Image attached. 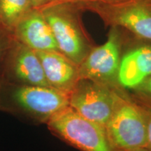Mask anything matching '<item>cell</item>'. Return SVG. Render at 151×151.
I'll list each match as a JSON object with an SVG mask.
<instances>
[{
	"mask_svg": "<svg viewBox=\"0 0 151 151\" xmlns=\"http://www.w3.org/2000/svg\"><path fill=\"white\" fill-rule=\"evenodd\" d=\"M68 106L69 95L50 86L17 85L3 81L1 112L46 124Z\"/></svg>",
	"mask_w": 151,
	"mask_h": 151,
	"instance_id": "6da1fadb",
	"label": "cell"
},
{
	"mask_svg": "<svg viewBox=\"0 0 151 151\" xmlns=\"http://www.w3.org/2000/svg\"><path fill=\"white\" fill-rule=\"evenodd\" d=\"M37 9L51 28L60 52L80 65L95 46L83 27L82 11L71 4L54 0Z\"/></svg>",
	"mask_w": 151,
	"mask_h": 151,
	"instance_id": "7a4b0ae2",
	"label": "cell"
},
{
	"mask_svg": "<svg viewBox=\"0 0 151 151\" xmlns=\"http://www.w3.org/2000/svg\"><path fill=\"white\" fill-rule=\"evenodd\" d=\"M46 124L52 134L81 151H113L105 127L69 106L55 113Z\"/></svg>",
	"mask_w": 151,
	"mask_h": 151,
	"instance_id": "3957f363",
	"label": "cell"
},
{
	"mask_svg": "<svg viewBox=\"0 0 151 151\" xmlns=\"http://www.w3.org/2000/svg\"><path fill=\"white\" fill-rule=\"evenodd\" d=\"M113 151L146 148L147 122L143 106L122 94L105 126Z\"/></svg>",
	"mask_w": 151,
	"mask_h": 151,
	"instance_id": "277c9868",
	"label": "cell"
},
{
	"mask_svg": "<svg viewBox=\"0 0 151 151\" xmlns=\"http://www.w3.org/2000/svg\"><path fill=\"white\" fill-rule=\"evenodd\" d=\"M97 14L106 25L131 33L136 39L151 42V0H116L82 7Z\"/></svg>",
	"mask_w": 151,
	"mask_h": 151,
	"instance_id": "5b68a950",
	"label": "cell"
},
{
	"mask_svg": "<svg viewBox=\"0 0 151 151\" xmlns=\"http://www.w3.org/2000/svg\"><path fill=\"white\" fill-rule=\"evenodd\" d=\"M90 79L80 78L69 94V106L105 127L124 92Z\"/></svg>",
	"mask_w": 151,
	"mask_h": 151,
	"instance_id": "8992f818",
	"label": "cell"
},
{
	"mask_svg": "<svg viewBox=\"0 0 151 151\" xmlns=\"http://www.w3.org/2000/svg\"><path fill=\"white\" fill-rule=\"evenodd\" d=\"M124 43L122 29L111 27L106 42L94 46L78 66L80 78L121 88L118 84V73Z\"/></svg>",
	"mask_w": 151,
	"mask_h": 151,
	"instance_id": "52a82bcc",
	"label": "cell"
},
{
	"mask_svg": "<svg viewBox=\"0 0 151 151\" xmlns=\"http://www.w3.org/2000/svg\"><path fill=\"white\" fill-rule=\"evenodd\" d=\"M1 76L4 81L13 84L50 86L37 52L14 38L6 56Z\"/></svg>",
	"mask_w": 151,
	"mask_h": 151,
	"instance_id": "ba28073f",
	"label": "cell"
},
{
	"mask_svg": "<svg viewBox=\"0 0 151 151\" xmlns=\"http://www.w3.org/2000/svg\"><path fill=\"white\" fill-rule=\"evenodd\" d=\"M12 35L16 40L36 52L60 51L51 28L39 9L34 8L28 13Z\"/></svg>",
	"mask_w": 151,
	"mask_h": 151,
	"instance_id": "9c48e42d",
	"label": "cell"
},
{
	"mask_svg": "<svg viewBox=\"0 0 151 151\" xmlns=\"http://www.w3.org/2000/svg\"><path fill=\"white\" fill-rule=\"evenodd\" d=\"M137 41L122 54L118 73L122 89L132 90L151 76V42Z\"/></svg>",
	"mask_w": 151,
	"mask_h": 151,
	"instance_id": "30bf717a",
	"label": "cell"
},
{
	"mask_svg": "<svg viewBox=\"0 0 151 151\" xmlns=\"http://www.w3.org/2000/svg\"><path fill=\"white\" fill-rule=\"evenodd\" d=\"M37 53L49 86L69 95L80 79L78 65L60 51Z\"/></svg>",
	"mask_w": 151,
	"mask_h": 151,
	"instance_id": "8fae6325",
	"label": "cell"
},
{
	"mask_svg": "<svg viewBox=\"0 0 151 151\" xmlns=\"http://www.w3.org/2000/svg\"><path fill=\"white\" fill-rule=\"evenodd\" d=\"M34 8L31 0H0V27L12 34L17 24Z\"/></svg>",
	"mask_w": 151,
	"mask_h": 151,
	"instance_id": "7c38bea8",
	"label": "cell"
},
{
	"mask_svg": "<svg viewBox=\"0 0 151 151\" xmlns=\"http://www.w3.org/2000/svg\"><path fill=\"white\" fill-rule=\"evenodd\" d=\"M13 41L14 37L12 34L0 27V76L2 71L6 56Z\"/></svg>",
	"mask_w": 151,
	"mask_h": 151,
	"instance_id": "4fadbf2b",
	"label": "cell"
},
{
	"mask_svg": "<svg viewBox=\"0 0 151 151\" xmlns=\"http://www.w3.org/2000/svg\"><path fill=\"white\" fill-rule=\"evenodd\" d=\"M136 98L151 104V76L132 89Z\"/></svg>",
	"mask_w": 151,
	"mask_h": 151,
	"instance_id": "5bb4252c",
	"label": "cell"
},
{
	"mask_svg": "<svg viewBox=\"0 0 151 151\" xmlns=\"http://www.w3.org/2000/svg\"><path fill=\"white\" fill-rule=\"evenodd\" d=\"M138 101L141 104L144 109L145 114L146 117L147 122V144L146 148L149 151H151V104L142 101V100L138 99Z\"/></svg>",
	"mask_w": 151,
	"mask_h": 151,
	"instance_id": "9a60e30c",
	"label": "cell"
},
{
	"mask_svg": "<svg viewBox=\"0 0 151 151\" xmlns=\"http://www.w3.org/2000/svg\"><path fill=\"white\" fill-rule=\"evenodd\" d=\"M52 1H53V0H52ZM54 1H62V2L71 4L75 6L76 8H78L79 10H80L82 7H83L86 5L91 4L108 2V1H116V0H54Z\"/></svg>",
	"mask_w": 151,
	"mask_h": 151,
	"instance_id": "2e32d148",
	"label": "cell"
},
{
	"mask_svg": "<svg viewBox=\"0 0 151 151\" xmlns=\"http://www.w3.org/2000/svg\"><path fill=\"white\" fill-rule=\"evenodd\" d=\"M51 1L52 0H31L32 4L35 8H40Z\"/></svg>",
	"mask_w": 151,
	"mask_h": 151,
	"instance_id": "e0dca14e",
	"label": "cell"
},
{
	"mask_svg": "<svg viewBox=\"0 0 151 151\" xmlns=\"http://www.w3.org/2000/svg\"><path fill=\"white\" fill-rule=\"evenodd\" d=\"M3 78L1 76H0V111H1V91H2L3 86Z\"/></svg>",
	"mask_w": 151,
	"mask_h": 151,
	"instance_id": "ac0fdd59",
	"label": "cell"
},
{
	"mask_svg": "<svg viewBox=\"0 0 151 151\" xmlns=\"http://www.w3.org/2000/svg\"><path fill=\"white\" fill-rule=\"evenodd\" d=\"M121 151H149L146 148H140L132 149V150H121Z\"/></svg>",
	"mask_w": 151,
	"mask_h": 151,
	"instance_id": "d6986e66",
	"label": "cell"
}]
</instances>
